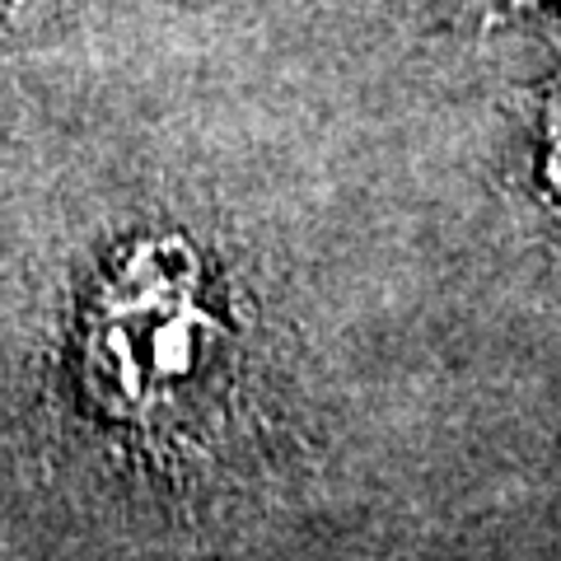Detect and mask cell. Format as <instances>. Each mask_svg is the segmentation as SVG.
Listing matches in <instances>:
<instances>
[{"label":"cell","instance_id":"cell-1","mask_svg":"<svg viewBox=\"0 0 561 561\" xmlns=\"http://www.w3.org/2000/svg\"><path fill=\"white\" fill-rule=\"evenodd\" d=\"M220 323L179 249H146L94 313L90 389L117 421L154 426L216 375Z\"/></svg>","mask_w":561,"mask_h":561}]
</instances>
